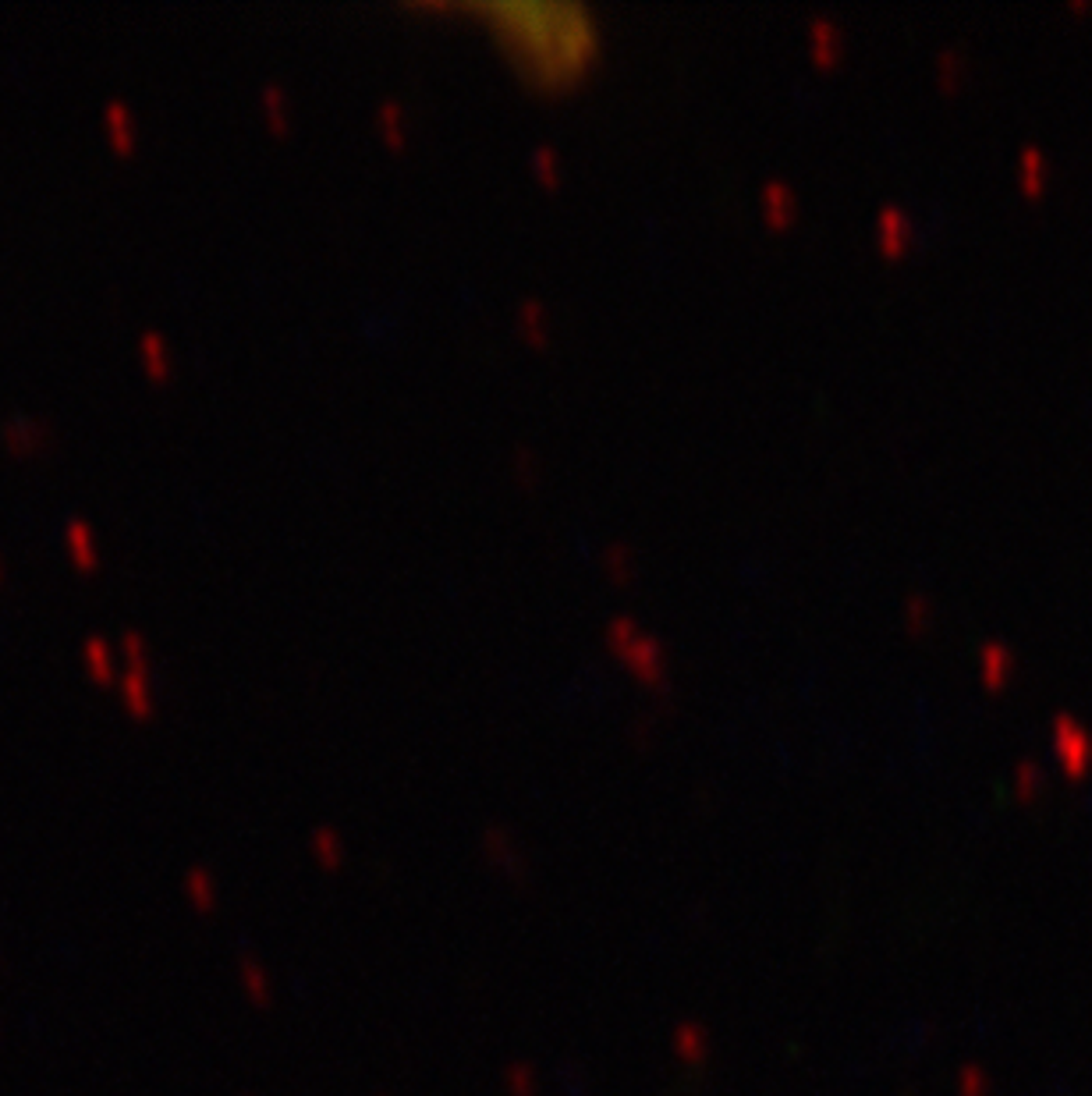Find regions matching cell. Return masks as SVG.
Returning <instances> with one entry per match:
<instances>
[{"instance_id":"obj_25","label":"cell","mask_w":1092,"mask_h":1096,"mask_svg":"<svg viewBox=\"0 0 1092 1096\" xmlns=\"http://www.w3.org/2000/svg\"><path fill=\"white\" fill-rule=\"evenodd\" d=\"M0 575H4V557H0Z\"/></svg>"},{"instance_id":"obj_12","label":"cell","mask_w":1092,"mask_h":1096,"mask_svg":"<svg viewBox=\"0 0 1092 1096\" xmlns=\"http://www.w3.org/2000/svg\"><path fill=\"white\" fill-rule=\"evenodd\" d=\"M260 110H263V121L270 124V131L274 135H288L295 124V107H292V97H288V90H284L281 82H267L260 90Z\"/></svg>"},{"instance_id":"obj_15","label":"cell","mask_w":1092,"mask_h":1096,"mask_svg":"<svg viewBox=\"0 0 1092 1096\" xmlns=\"http://www.w3.org/2000/svg\"><path fill=\"white\" fill-rule=\"evenodd\" d=\"M599 560H603V571L614 585H631L639 575V557L628 544H610Z\"/></svg>"},{"instance_id":"obj_10","label":"cell","mask_w":1092,"mask_h":1096,"mask_svg":"<svg viewBox=\"0 0 1092 1096\" xmlns=\"http://www.w3.org/2000/svg\"><path fill=\"white\" fill-rule=\"evenodd\" d=\"M515 330H519L522 341L533 344V348H546V344H550V337H553L550 309L543 306L540 299L519 302V313H515Z\"/></svg>"},{"instance_id":"obj_16","label":"cell","mask_w":1092,"mask_h":1096,"mask_svg":"<svg viewBox=\"0 0 1092 1096\" xmlns=\"http://www.w3.org/2000/svg\"><path fill=\"white\" fill-rule=\"evenodd\" d=\"M1014 667V653L1003 642H983L980 650V674L986 685H1000Z\"/></svg>"},{"instance_id":"obj_2","label":"cell","mask_w":1092,"mask_h":1096,"mask_svg":"<svg viewBox=\"0 0 1092 1096\" xmlns=\"http://www.w3.org/2000/svg\"><path fill=\"white\" fill-rule=\"evenodd\" d=\"M617 660H621V664L653 692H664L667 682H671V667H667L664 642L656 639V635H649V632L635 635V639H631L628 646L617 653Z\"/></svg>"},{"instance_id":"obj_24","label":"cell","mask_w":1092,"mask_h":1096,"mask_svg":"<svg viewBox=\"0 0 1092 1096\" xmlns=\"http://www.w3.org/2000/svg\"><path fill=\"white\" fill-rule=\"evenodd\" d=\"M933 621V603L930 596L923 593H912L905 596V625L912 628V632H923L926 625Z\"/></svg>"},{"instance_id":"obj_11","label":"cell","mask_w":1092,"mask_h":1096,"mask_svg":"<svg viewBox=\"0 0 1092 1096\" xmlns=\"http://www.w3.org/2000/svg\"><path fill=\"white\" fill-rule=\"evenodd\" d=\"M82 664L100 685L117 682V646L104 635H86L82 639Z\"/></svg>"},{"instance_id":"obj_9","label":"cell","mask_w":1092,"mask_h":1096,"mask_svg":"<svg viewBox=\"0 0 1092 1096\" xmlns=\"http://www.w3.org/2000/svg\"><path fill=\"white\" fill-rule=\"evenodd\" d=\"M915 242V220L901 206H880L876 213V245L890 256L905 252Z\"/></svg>"},{"instance_id":"obj_20","label":"cell","mask_w":1092,"mask_h":1096,"mask_svg":"<svg viewBox=\"0 0 1092 1096\" xmlns=\"http://www.w3.org/2000/svg\"><path fill=\"white\" fill-rule=\"evenodd\" d=\"M639 632H642V628H639V621H635V617L617 614V617H610V625L603 628V646H607V650L617 657V653H621L624 646H628V642L635 639Z\"/></svg>"},{"instance_id":"obj_1","label":"cell","mask_w":1092,"mask_h":1096,"mask_svg":"<svg viewBox=\"0 0 1092 1096\" xmlns=\"http://www.w3.org/2000/svg\"><path fill=\"white\" fill-rule=\"evenodd\" d=\"M526 86L543 93L571 90L599 58V29L578 4H501L486 8Z\"/></svg>"},{"instance_id":"obj_3","label":"cell","mask_w":1092,"mask_h":1096,"mask_svg":"<svg viewBox=\"0 0 1092 1096\" xmlns=\"http://www.w3.org/2000/svg\"><path fill=\"white\" fill-rule=\"evenodd\" d=\"M760 213H763V224L773 231H787L794 224V220L801 217V199L798 192H794L787 181H766V185L760 188Z\"/></svg>"},{"instance_id":"obj_8","label":"cell","mask_w":1092,"mask_h":1096,"mask_svg":"<svg viewBox=\"0 0 1092 1096\" xmlns=\"http://www.w3.org/2000/svg\"><path fill=\"white\" fill-rule=\"evenodd\" d=\"M100 117H104V131H107V138H110V146L117 149V153H131L138 142V124H135V114H131L128 100L110 97L104 104V110H100Z\"/></svg>"},{"instance_id":"obj_17","label":"cell","mask_w":1092,"mask_h":1096,"mask_svg":"<svg viewBox=\"0 0 1092 1096\" xmlns=\"http://www.w3.org/2000/svg\"><path fill=\"white\" fill-rule=\"evenodd\" d=\"M1018 178L1021 185L1028 188V192H1036V188L1046 185V178H1050V160H1046V153L1039 146H1021L1018 153Z\"/></svg>"},{"instance_id":"obj_19","label":"cell","mask_w":1092,"mask_h":1096,"mask_svg":"<svg viewBox=\"0 0 1092 1096\" xmlns=\"http://www.w3.org/2000/svg\"><path fill=\"white\" fill-rule=\"evenodd\" d=\"M1057 739H1060V749H1064V756H1071V764H1082V756H1089V735H1085L1082 728H1078L1071 717H1057Z\"/></svg>"},{"instance_id":"obj_22","label":"cell","mask_w":1092,"mask_h":1096,"mask_svg":"<svg viewBox=\"0 0 1092 1096\" xmlns=\"http://www.w3.org/2000/svg\"><path fill=\"white\" fill-rule=\"evenodd\" d=\"M511 472H515V480H519L522 490H533L536 483H540V462H536V455L529 451V447H515V455H511Z\"/></svg>"},{"instance_id":"obj_18","label":"cell","mask_w":1092,"mask_h":1096,"mask_svg":"<svg viewBox=\"0 0 1092 1096\" xmlns=\"http://www.w3.org/2000/svg\"><path fill=\"white\" fill-rule=\"evenodd\" d=\"M529 167H533L540 185H546V188L560 185V171H564V167H560V153L553 146H536L533 156H529Z\"/></svg>"},{"instance_id":"obj_6","label":"cell","mask_w":1092,"mask_h":1096,"mask_svg":"<svg viewBox=\"0 0 1092 1096\" xmlns=\"http://www.w3.org/2000/svg\"><path fill=\"white\" fill-rule=\"evenodd\" d=\"M61 540H65V550H68V557H72L75 568H82V571L100 568V540H97L93 522L75 515V519H68L65 529H61Z\"/></svg>"},{"instance_id":"obj_23","label":"cell","mask_w":1092,"mask_h":1096,"mask_svg":"<svg viewBox=\"0 0 1092 1096\" xmlns=\"http://www.w3.org/2000/svg\"><path fill=\"white\" fill-rule=\"evenodd\" d=\"M937 75H940V82H944L947 90H951V86H958V82H962V75H965V54H962V50H955V47L940 50V54H937Z\"/></svg>"},{"instance_id":"obj_21","label":"cell","mask_w":1092,"mask_h":1096,"mask_svg":"<svg viewBox=\"0 0 1092 1096\" xmlns=\"http://www.w3.org/2000/svg\"><path fill=\"white\" fill-rule=\"evenodd\" d=\"M117 650H121V657L128 660V667H146V671H149V639L142 632H135V628L121 632V642H117Z\"/></svg>"},{"instance_id":"obj_13","label":"cell","mask_w":1092,"mask_h":1096,"mask_svg":"<svg viewBox=\"0 0 1092 1096\" xmlns=\"http://www.w3.org/2000/svg\"><path fill=\"white\" fill-rule=\"evenodd\" d=\"M138 358H142V365H146V373L153 380H167L174 373V355H170V344L160 330L138 333Z\"/></svg>"},{"instance_id":"obj_14","label":"cell","mask_w":1092,"mask_h":1096,"mask_svg":"<svg viewBox=\"0 0 1092 1096\" xmlns=\"http://www.w3.org/2000/svg\"><path fill=\"white\" fill-rule=\"evenodd\" d=\"M376 135L387 142L390 149H405L408 146V110L405 104H397V100H383L380 107H376Z\"/></svg>"},{"instance_id":"obj_5","label":"cell","mask_w":1092,"mask_h":1096,"mask_svg":"<svg viewBox=\"0 0 1092 1096\" xmlns=\"http://www.w3.org/2000/svg\"><path fill=\"white\" fill-rule=\"evenodd\" d=\"M113 685H117V696H121L124 710L131 717H138V721L153 717L156 696H153V678H149L146 667H124Z\"/></svg>"},{"instance_id":"obj_7","label":"cell","mask_w":1092,"mask_h":1096,"mask_svg":"<svg viewBox=\"0 0 1092 1096\" xmlns=\"http://www.w3.org/2000/svg\"><path fill=\"white\" fill-rule=\"evenodd\" d=\"M0 440L15 451V455H33L50 440V426L36 415H8L0 423Z\"/></svg>"},{"instance_id":"obj_4","label":"cell","mask_w":1092,"mask_h":1096,"mask_svg":"<svg viewBox=\"0 0 1092 1096\" xmlns=\"http://www.w3.org/2000/svg\"><path fill=\"white\" fill-rule=\"evenodd\" d=\"M805 47H809V58L816 61L819 68H830L844 58L848 50V40H844V29L833 18L816 15L805 29Z\"/></svg>"}]
</instances>
